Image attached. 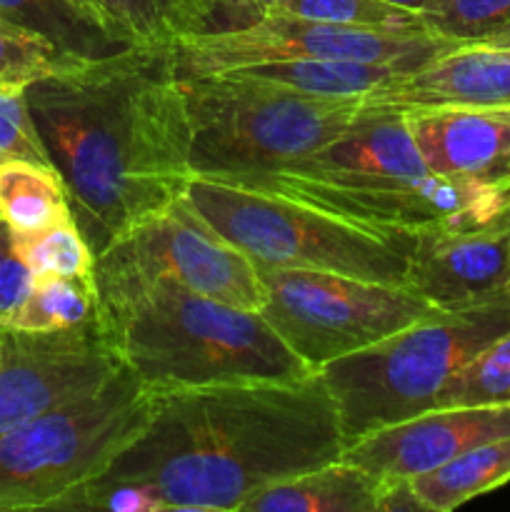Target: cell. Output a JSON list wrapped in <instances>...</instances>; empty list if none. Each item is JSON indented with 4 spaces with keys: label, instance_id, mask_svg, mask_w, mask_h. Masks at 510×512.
Masks as SVG:
<instances>
[{
    "label": "cell",
    "instance_id": "obj_1",
    "mask_svg": "<svg viewBox=\"0 0 510 512\" xmlns=\"http://www.w3.org/2000/svg\"><path fill=\"white\" fill-rule=\"evenodd\" d=\"M340 415L318 370L155 393L153 415L60 510H233L263 485L343 458Z\"/></svg>",
    "mask_w": 510,
    "mask_h": 512
},
{
    "label": "cell",
    "instance_id": "obj_2",
    "mask_svg": "<svg viewBox=\"0 0 510 512\" xmlns=\"http://www.w3.org/2000/svg\"><path fill=\"white\" fill-rule=\"evenodd\" d=\"M80 233L95 250L183 195L190 120L173 45L68 58L25 88Z\"/></svg>",
    "mask_w": 510,
    "mask_h": 512
},
{
    "label": "cell",
    "instance_id": "obj_3",
    "mask_svg": "<svg viewBox=\"0 0 510 512\" xmlns=\"http://www.w3.org/2000/svg\"><path fill=\"white\" fill-rule=\"evenodd\" d=\"M98 325L120 365L155 393L315 373L260 313L165 278L98 288Z\"/></svg>",
    "mask_w": 510,
    "mask_h": 512
},
{
    "label": "cell",
    "instance_id": "obj_4",
    "mask_svg": "<svg viewBox=\"0 0 510 512\" xmlns=\"http://www.w3.org/2000/svg\"><path fill=\"white\" fill-rule=\"evenodd\" d=\"M190 170L248 185L325 148L358 120L363 95H305L235 73L180 75Z\"/></svg>",
    "mask_w": 510,
    "mask_h": 512
},
{
    "label": "cell",
    "instance_id": "obj_5",
    "mask_svg": "<svg viewBox=\"0 0 510 512\" xmlns=\"http://www.w3.org/2000/svg\"><path fill=\"white\" fill-rule=\"evenodd\" d=\"M255 265L405 285L413 235L368 228L268 188L193 175L180 195Z\"/></svg>",
    "mask_w": 510,
    "mask_h": 512
},
{
    "label": "cell",
    "instance_id": "obj_6",
    "mask_svg": "<svg viewBox=\"0 0 510 512\" xmlns=\"http://www.w3.org/2000/svg\"><path fill=\"white\" fill-rule=\"evenodd\" d=\"M510 330V295L438 310L398 333L330 360L318 375L340 415L345 443L435 408L440 390L485 345Z\"/></svg>",
    "mask_w": 510,
    "mask_h": 512
},
{
    "label": "cell",
    "instance_id": "obj_7",
    "mask_svg": "<svg viewBox=\"0 0 510 512\" xmlns=\"http://www.w3.org/2000/svg\"><path fill=\"white\" fill-rule=\"evenodd\" d=\"M153 405L155 390L120 365L93 393L0 433V512L63 508L140 435Z\"/></svg>",
    "mask_w": 510,
    "mask_h": 512
},
{
    "label": "cell",
    "instance_id": "obj_8",
    "mask_svg": "<svg viewBox=\"0 0 510 512\" xmlns=\"http://www.w3.org/2000/svg\"><path fill=\"white\" fill-rule=\"evenodd\" d=\"M258 273L265 285L260 315L313 370L438 313L408 285L265 265Z\"/></svg>",
    "mask_w": 510,
    "mask_h": 512
},
{
    "label": "cell",
    "instance_id": "obj_9",
    "mask_svg": "<svg viewBox=\"0 0 510 512\" xmlns=\"http://www.w3.org/2000/svg\"><path fill=\"white\" fill-rule=\"evenodd\" d=\"M153 278L255 313L265 305L258 265L180 198L128 225L95 260L98 288Z\"/></svg>",
    "mask_w": 510,
    "mask_h": 512
},
{
    "label": "cell",
    "instance_id": "obj_10",
    "mask_svg": "<svg viewBox=\"0 0 510 512\" xmlns=\"http://www.w3.org/2000/svg\"><path fill=\"white\" fill-rule=\"evenodd\" d=\"M458 43L425 30L360 28L265 13L245 28L185 35L173 43L178 75H210L275 60H360L415 68Z\"/></svg>",
    "mask_w": 510,
    "mask_h": 512
},
{
    "label": "cell",
    "instance_id": "obj_11",
    "mask_svg": "<svg viewBox=\"0 0 510 512\" xmlns=\"http://www.w3.org/2000/svg\"><path fill=\"white\" fill-rule=\"evenodd\" d=\"M120 370L98 315L78 328L20 333L5 328L0 363V433L93 393Z\"/></svg>",
    "mask_w": 510,
    "mask_h": 512
},
{
    "label": "cell",
    "instance_id": "obj_12",
    "mask_svg": "<svg viewBox=\"0 0 510 512\" xmlns=\"http://www.w3.org/2000/svg\"><path fill=\"white\" fill-rule=\"evenodd\" d=\"M503 435L510 405H450L373 430L345 445L343 458L383 480H410Z\"/></svg>",
    "mask_w": 510,
    "mask_h": 512
},
{
    "label": "cell",
    "instance_id": "obj_13",
    "mask_svg": "<svg viewBox=\"0 0 510 512\" xmlns=\"http://www.w3.org/2000/svg\"><path fill=\"white\" fill-rule=\"evenodd\" d=\"M405 285L438 310L505 298L510 295V225L418 233Z\"/></svg>",
    "mask_w": 510,
    "mask_h": 512
},
{
    "label": "cell",
    "instance_id": "obj_14",
    "mask_svg": "<svg viewBox=\"0 0 510 512\" xmlns=\"http://www.w3.org/2000/svg\"><path fill=\"white\" fill-rule=\"evenodd\" d=\"M365 108L425 110L510 105V53L478 43L453 45L363 93Z\"/></svg>",
    "mask_w": 510,
    "mask_h": 512
},
{
    "label": "cell",
    "instance_id": "obj_15",
    "mask_svg": "<svg viewBox=\"0 0 510 512\" xmlns=\"http://www.w3.org/2000/svg\"><path fill=\"white\" fill-rule=\"evenodd\" d=\"M430 173L498 185L510 193V105L405 113Z\"/></svg>",
    "mask_w": 510,
    "mask_h": 512
},
{
    "label": "cell",
    "instance_id": "obj_16",
    "mask_svg": "<svg viewBox=\"0 0 510 512\" xmlns=\"http://www.w3.org/2000/svg\"><path fill=\"white\" fill-rule=\"evenodd\" d=\"M280 170L335 180L420 178L430 173L405 113L365 105L340 138Z\"/></svg>",
    "mask_w": 510,
    "mask_h": 512
},
{
    "label": "cell",
    "instance_id": "obj_17",
    "mask_svg": "<svg viewBox=\"0 0 510 512\" xmlns=\"http://www.w3.org/2000/svg\"><path fill=\"white\" fill-rule=\"evenodd\" d=\"M385 480L338 458L255 490L240 512H380Z\"/></svg>",
    "mask_w": 510,
    "mask_h": 512
},
{
    "label": "cell",
    "instance_id": "obj_18",
    "mask_svg": "<svg viewBox=\"0 0 510 512\" xmlns=\"http://www.w3.org/2000/svg\"><path fill=\"white\" fill-rule=\"evenodd\" d=\"M510 483V435L465 450L443 468L410 478L415 498L428 512H450Z\"/></svg>",
    "mask_w": 510,
    "mask_h": 512
},
{
    "label": "cell",
    "instance_id": "obj_19",
    "mask_svg": "<svg viewBox=\"0 0 510 512\" xmlns=\"http://www.w3.org/2000/svg\"><path fill=\"white\" fill-rule=\"evenodd\" d=\"M405 65L360 63V60H275V63L248 65V68L223 70L243 75L260 83L278 85L305 95H363Z\"/></svg>",
    "mask_w": 510,
    "mask_h": 512
},
{
    "label": "cell",
    "instance_id": "obj_20",
    "mask_svg": "<svg viewBox=\"0 0 510 512\" xmlns=\"http://www.w3.org/2000/svg\"><path fill=\"white\" fill-rule=\"evenodd\" d=\"M0 218L15 233H35L73 218L58 170L25 160L0 163Z\"/></svg>",
    "mask_w": 510,
    "mask_h": 512
},
{
    "label": "cell",
    "instance_id": "obj_21",
    "mask_svg": "<svg viewBox=\"0 0 510 512\" xmlns=\"http://www.w3.org/2000/svg\"><path fill=\"white\" fill-rule=\"evenodd\" d=\"M98 315V290L73 278H33L28 295L15 308L5 328L20 333H55L78 328Z\"/></svg>",
    "mask_w": 510,
    "mask_h": 512
},
{
    "label": "cell",
    "instance_id": "obj_22",
    "mask_svg": "<svg viewBox=\"0 0 510 512\" xmlns=\"http://www.w3.org/2000/svg\"><path fill=\"white\" fill-rule=\"evenodd\" d=\"M0 13L53 40L68 58H93L125 48L103 28L85 20L68 0H0Z\"/></svg>",
    "mask_w": 510,
    "mask_h": 512
},
{
    "label": "cell",
    "instance_id": "obj_23",
    "mask_svg": "<svg viewBox=\"0 0 510 512\" xmlns=\"http://www.w3.org/2000/svg\"><path fill=\"white\" fill-rule=\"evenodd\" d=\"M15 250L28 265L33 278L43 275H60V278H73L80 283L95 285V250L80 233L75 218H65L60 223L48 225L35 233H15Z\"/></svg>",
    "mask_w": 510,
    "mask_h": 512
},
{
    "label": "cell",
    "instance_id": "obj_24",
    "mask_svg": "<svg viewBox=\"0 0 510 512\" xmlns=\"http://www.w3.org/2000/svg\"><path fill=\"white\" fill-rule=\"evenodd\" d=\"M510 405V330L485 345L440 390L435 408Z\"/></svg>",
    "mask_w": 510,
    "mask_h": 512
},
{
    "label": "cell",
    "instance_id": "obj_25",
    "mask_svg": "<svg viewBox=\"0 0 510 512\" xmlns=\"http://www.w3.org/2000/svg\"><path fill=\"white\" fill-rule=\"evenodd\" d=\"M418 18L435 38L480 43L510 28V0H425Z\"/></svg>",
    "mask_w": 510,
    "mask_h": 512
},
{
    "label": "cell",
    "instance_id": "obj_26",
    "mask_svg": "<svg viewBox=\"0 0 510 512\" xmlns=\"http://www.w3.org/2000/svg\"><path fill=\"white\" fill-rule=\"evenodd\" d=\"M265 13L298 15L323 23L360 25V28L423 30L418 13L385 0H280Z\"/></svg>",
    "mask_w": 510,
    "mask_h": 512
},
{
    "label": "cell",
    "instance_id": "obj_27",
    "mask_svg": "<svg viewBox=\"0 0 510 512\" xmlns=\"http://www.w3.org/2000/svg\"><path fill=\"white\" fill-rule=\"evenodd\" d=\"M68 55L53 40L0 13V88H28L35 80L55 73Z\"/></svg>",
    "mask_w": 510,
    "mask_h": 512
},
{
    "label": "cell",
    "instance_id": "obj_28",
    "mask_svg": "<svg viewBox=\"0 0 510 512\" xmlns=\"http://www.w3.org/2000/svg\"><path fill=\"white\" fill-rule=\"evenodd\" d=\"M5 160H25L53 168L30 113L25 88H0V163Z\"/></svg>",
    "mask_w": 510,
    "mask_h": 512
},
{
    "label": "cell",
    "instance_id": "obj_29",
    "mask_svg": "<svg viewBox=\"0 0 510 512\" xmlns=\"http://www.w3.org/2000/svg\"><path fill=\"white\" fill-rule=\"evenodd\" d=\"M33 285V273L15 250L13 228L0 218V325L10 320Z\"/></svg>",
    "mask_w": 510,
    "mask_h": 512
},
{
    "label": "cell",
    "instance_id": "obj_30",
    "mask_svg": "<svg viewBox=\"0 0 510 512\" xmlns=\"http://www.w3.org/2000/svg\"><path fill=\"white\" fill-rule=\"evenodd\" d=\"M68 3L73 5V8L78 10V13L83 15L85 20H90V23H93V25L103 28V23H100V13H98V5H95V0H68Z\"/></svg>",
    "mask_w": 510,
    "mask_h": 512
},
{
    "label": "cell",
    "instance_id": "obj_31",
    "mask_svg": "<svg viewBox=\"0 0 510 512\" xmlns=\"http://www.w3.org/2000/svg\"><path fill=\"white\" fill-rule=\"evenodd\" d=\"M478 45H488V48H498V50H505V53H510V28H505L503 33L480 40Z\"/></svg>",
    "mask_w": 510,
    "mask_h": 512
},
{
    "label": "cell",
    "instance_id": "obj_32",
    "mask_svg": "<svg viewBox=\"0 0 510 512\" xmlns=\"http://www.w3.org/2000/svg\"><path fill=\"white\" fill-rule=\"evenodd\" d=\"M385 3L400 5V8L413 10V13H420V8H423V5H425V0H385Z\"/></svg>",
    "mask_w": 510,
    "mask_h": 512
},
{
    "label": "cell",
    "instance_id": "obj_33",
    "mask_svg": "<svg viewBox=\"0 0 510 512\" xmlns=\"http://www.w3.org/2000/svg\"><path fill=\"white\" fill-rule=\"evenodd\" d=\"M250 3H255V5H260L263 10H268V8H273L275 3H280V0H250Z\"/></svg>",
    "mask_w": 510,
    "mask_h": 512
},
{
    "label": "cell",
    "instance_id": "obj_34",
    "mask_svg": "<svg viewBox=\"0 0 510 512\" xmlns=\"http://www.w3.org/2000/svg\"><path fill=\"white\" fill-rule=\"evenodd\" d=\"M3 355H5V328L0 325V363H3Z\"/></svg>",
    "mask_w": 510,
    "mask_h": 512
}]
</instances>
